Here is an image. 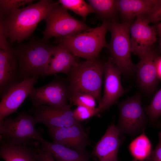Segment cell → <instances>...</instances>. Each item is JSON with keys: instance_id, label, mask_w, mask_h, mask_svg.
Returning a JSON list of instances; mask_svg holds the SVG:
<instances>
[{"instance_id": "f546056e", "label": "cell", "mask_w": 161, "mask_h": 161, "mask_svg": "<svg viewBox=\"0 0 161 161\" xmlns=\"http://www.w3.org/2000/svg\"><path fill=\"white\" fill-rule=\"evenodd\" d=\"M159 142L147 160L148 161H161V131L159 133Z\"/></svg>"}, {"instance_id": "d4e9b609", "label": "cell", "mask_w": 161, "mask_h": 161, "mask_svg": "<svg viewBox=\"0 0 161 161\" xmlns=\"http://www.w3.org/2000/svg\"><path fill=\"white\" fill-rule=\"evenodd\" d=\"M144 110L152 122L155 121L161 116V88L157 92L150 103Z\"/></svg>"}, {"instance_id": "8992f818", "label": "cell", "mask_w": 161, "mask_h": 161, "mask_svg": "<svg viewBox=\"0 0 161 161\" xmlns=\"http://www.w3.org/2000/svg\"><path fill=\"white\" fill-rule=\"evenodd\" d=\"M59 4L52 8L44 19L46 26L43 32L44 38L48 40L52 37H66L91 28L72 16L67 10Z\"/></svg>"}, {"instance_id": "52a82bcc", "label": "cell", "mask_w": 161, "mask_h": 161, "mask_svg": "<svg viewBox=\"0 0 161 161\" xmlns=\"http://www.w3.org/2000/svg\"><path fill=\"white\" fill-rule=\"evenodd\" d=\"M33 116L22 112L14 117H9L0 123V140L14 144L37 141L41 136L35 129Z\"/></svg>"}, {"instance_id": "ac0fdd59", "label": "cell", "mask_w": 161, "mask_h": 161, "mask_svg": "<svg viewBox=\"0 0 161 161\" xmlns=\"http://www.w3.org/2000/svg\"><path fill=\"white\" fill-rule=\"evenodd\" d=\"M0 156L5 161H40L38 156L39 142L14 144L0 140Z\"/></svg>"}, {"instance_id": "4316f807", "label": "cell", "mask_w": 161, "mask_h": 161, "mask_svg": "<svg viewBox=\"0 0 161 161\" xmlns=\"http://www.w3.org/2000/svg\"><path fill=\"white\" fill-rule=\"evenodd\" d=\"M33 1L32 0H0V16H3L22 6L31 4Z\"/></svg>"}, {"instance_id": "f1b7e54d", "label": "cell", "mask_w": 161, "mask_h": 161, "mask_svg": "<svg viewBox=\"0 0 161 161\" xmlns=\"http://www.w3.org/2000/svg\"><path fill=\"white\" fill-rule=\"evenodd\" d=\"M143 16L149 24L156 23L161 21V0H157L151 12Z\"/></svg>"}, {"instance_id": "5b68a950", "label": "cell", "mask_w": 161, "mask_h": 161, "mask_svg": "<svg viewBox=\"0 0 161 161\" xmlns=\"http://www.w3.org/2000/svg\"><path fill=\"white\" fill-rule=\"evenodd\" d=\"M130 22H110L111 39L109 44L112 61L122 73L130 75L136 70L131 58Z\"/></svg>"}, {"instance_id": "4fadbf2b", "label": "cell", "mask_w": 161, "mask_h": 161, "mask_svg": "<svg viewBox=\"0 0 161 161\" xmlns=\"http://www.w3.org/2000/svg\"><path fill=\"white\" fill-rule=\"evenodd\" d=\"M39 77L23 80L11 88L1 97L0 103V123L16 112L29 95Z\"/></svg>"}, {"instance_id": "e0dca14e", "label": "cell", "mask_w": 161, "mask_h": 161, "mask_svg": "<svg viewBox=\"0 0 161 161\" xmlns=\"http://www.w3.org/2000/svg\"><path fill=\"white\" fill-rule=\"evenodd\" d=\"M121 133L117 126L111 124L96 145L93 154L97 157L99 161H117Z\"/></svg>"}, {"instance_id": "e575fe53", "label": "cell", "mask_w": 161, "mask_h": 161, "mask_svg": "<svg viewBox=\"0 0 161 161\" xmlns=\"http://www.w3.org/2000/svg\"><path fill=\"white\" fill-rule=\"evenodd\" d=\"M159 36V43L160 46L161 48V33L160 32H157Z\"/></svg>"}, {"instance_id": "8fae6325", "label": "cell", "mask_w": 161, "mask_h": 161, "mask_svg": "<svg viewBox=\"0 0 161 161\" xmlns=\"http://www.w3.org/2000/svg\"><path fill=\"white\" fill-rule=\"evenodd\" d=\"M149 24L144 16H140L130 26L131 51L140 58L152 48L157 40L155 28Z\"/></svg>"}, {"instance_id": "7a4b0ae2", "label": "cell", "mask_w": 161, "mask_h": 161, "mask_svg": "<svg viewBox=\"0 0 161 161\" xmlns=\"http://www.w3.org/2000/svg\"><path fill=\"white\" fill-rule=\"evenodd\" d=\"M55 47L43 38L32 39L14 49L22 80L47 76L48 66Z\"/></svg>"}, {"instance_id": "9a60e30c", "label": "cell", "mask_w": 161, "mask_h": 161, "mask_svg": "<svg viewBox=\"0 0 161 161\" xmlns=\"http://www.w3.org/2000/svg\"><path fill=\"white\" fill-rule=\"evenodd\" d=\"M22 80L19 75L18 61L14 49L10 47L0 49V97Z\"/></svg>"}, {"instance_id": "83f0119b", "label": "cell", "mask_w": 161, "mask_h": 161, "mask_svg": "<svg viewBox=\"0 0 161 161\" xmlns=\"http://www.w3.org/2000/svg\"><path fill=\"white\" fill-rule=\"evenodd\" d=\"M74 116L78 121L88 119L99 113L98 107L94 108L82 106H78L73 110Z\"/></svg>"}, {"instance_id": "30bf717a", "label": "cell", "mask_w": 161, "mask_h": 161, "mask_svg": "<svg viewBox=\"0 0 161 161\" xmlns=\"http://www.w3.org/2000/svg\"><path fill=\"white\" fill-rule=\"evenodd\" d=\"M29 112L32 114L36 123H42L48 129L69 127L80 122L75 118L70 104L62 108L46 105L34 106Z\"/></svg>"}, {"instance_id": "44dd1931", "label": "cell", "mask_w": 161, "mask_h": 161, "mask_svg": "<svg viewBox=\"0 0 161 161\" xmlns=\"http://www.w3.org/2000/svg\"><path fill=\"white\" fill-rule=\"evenodd\" d=\"M157 0H116L117 11L125 22H129L135 17L145 16L150 13Z\"/></svg>"}, {"instance_id": "1f68e13d", "label": "cell", "mask_w": 161, "mask_h": 161, "mask_svg": "<svg viewBox=\"0 0 161 161\" xmlns=\"http://www.w3.org/2000/svg\"><path fill=\"white\" fill-rule=\"evenodd\" d=\"M38 154L40 161H56L49 152L42 149L40 146L38 148Z\"/></svg>"}, {"instance_id": "836d02e7", "label": "cell", "mask_w": 161, "mask_h": 161, "mask_svg": "<svg viewBox=\"0 0 161 161\" xmlns=\"http://www.w3.org/2000/svg\"><path fill=\"white\" fill-rule=\"evenodd\" d=\"M154 26L157 32L161 33V22L158 23L155 26Z\"/></svg>"}, {"instance_id": "2e32d148", "label": "cell", "mask_w": 161, "mask_h": 161, "mask_svg": "<svg viewBox=\"0 0 161 161\" xmlns=\"http://www.w3.org/2000/svg\"><path fill=\"white\" fill-rule=\"evenodd\" d=\"M159 56L152 48L140 58L136 65L137 78L140 87L148 92H153L159 78L157 69V61Z\"/></svg>"}, {"instance_id": "d590c367", "label": "cell", "mask_w": 161, "mask_h": 161, "mask_svg": "<svg viewBox=\"0 0 161 161\" xmlns=\"http://www.w3.org/2000/svg\"><path fill=\"white\" fill-rule=\"evenodd\" d=\"M160 128L161 129V123L160 124V125L159 126Z\"/></svg>"}, {"instance_id": "d6a6232c", "label": "cell", "mask_w": 161, "mask_h": 161, "mask_svg": "<svg viewBox=\"0 0 161 161\" xmlns=\"http://www.w3.org/2000/svg\"><path fill=\"white\" fill-rule=\"evenodd\" d=\"M157 66L158 77L161 79V57L159 56L157 59Z\"/></svg>"}, {"instance_id": "603a6c76", "label": "cell", "mask_w": 161, "mask_h": 161, "mask_svg": "<svg viewBox=\"0 0 161 161\" xmlns=\"http://www.w3.org/2000/svg\"><path fill=\"white\" fill-rule=\"evenodd\" d=\"M88 3L92 7L99 17L104 19V21L111 22L115 20L117 11L116 0H89Z\"/></svg>"}, {"instance_id": "5bb4252c", "label": "cell", "mask_w": 161, "mask_h": 161, "mask_svg": "<svg viewBox=\"0 0 161 161\" xmlns=\"http://www.w3.org/2000/svg\"><path fill=\"white\" fill-rule=\"evenodd\" d=\"M53 142L79 151H86L90 144L89 138L79 122L71 126L48 129Z\"/></svg>"}, {"instance_id": "484cf974", "label": "cell", "mask_w": 161, "mask_h": 161, "mask_svg": "<svg viewBox=\"0 0 161 161\" xmlns=\"http://www.w3.org/2000/svg\"><path fill=\"white\" fill-rule=\"evenodd\" d=\"M70 104L82 106L90 108L96 107L95 98L92 95L87 93H80L71 95L70 98Z\"/></svg>"}, {"instance_id": "cb8c5ba5", "label": "cell", "mask_w": 161, "mask_h": 161, "mask_svg": "<svg viewBox=\"0 0 161 161\" xmlns=\"http://www.w3.org/2000/svg\"><path fill=\"white\" fill-rule=\"evenodd\" d=\"M58 2L67 10L81 16L84 20L88 15L95 13L92 7L83 0H59Z\"/></svg>"}, {"instance_id": "d6986e66", "label": "cell", "mask_w": 161, "mask_h": 161, "mask_svg": "<svg viewBox=\"0 0 161 161\" xmlns=\"http://www.w3.org/2000/svg\"><path fill=\"white\" fill-rule=\"evenodd\" d=\"M38 141L41 148L49 152L56 161H90L86 151H79L59 144L48 142L41 136Z\"/></svg>"}, {"instance_id": "6da1fadb", "label": "cell", "mask_w": 161, "mask_h": 161, "mask_svg": "<svg viewBox=\"0 0 161 161\" xmlns=\"http://www.w3.org/2000/svg\"><path fill=\"white\" fill-rule=\"evenodd\" d=\"M59 4L58 1L40 0L0 16V23L10 41L20 43L29 37L49 11Z\"/></svg>"}, {"instance_id": "ffe728a7", "label": "cell", "mask_w": 161, "mask_h": 161, "mask_svg": "<svg viewBox=\"0 0 161 161\" xmlns=\"http://www.w3.org/2000/svg\"><path fill=\"white\" fill-rule=\"evenodd\" d=\"M76 57L61 45L56 46L48 66L47 76L58 73L67 75L78 61Z\"/></svg>"}, {"instance_id": "7c38bea8", "label": "cell", "mask_w": 161, "mask_h": 161, "mask_svg": "<svg viewBox=\"0 0 161 161\" xmlns=\"http://www.w3.org/2000/svg\"><path fill=\"white\" fill-rule=\"evenodd\" d=\"M122 73L119 68L109 58L104 63V93L101 102L97 107L99 112L109 108L118 99L127 92L124 89L121 81Z\"/></svg>"}, {"instance_id": "4dcf8cb0", "label": "cell", "mask_w": 161, "mask_h": 161, "mask_svg": "<svg viewBox=\"0 0 161 161\" xmlns=\"http://www.w3.org/2000/svg\"><path fill=\"white\" fill-rule=\"evenodd\" d=\"M7 36L3 25L0 23V49H7L9 46L7 40Z\"/></svg>"}, {"instance_id": "3957f363", "label": "cell", "mask_w": 161, "mask_h": 161, "mask_svg": "<svg viewBox=\"0 0 161 161\" xmlns=\"http://www.w3.org/2000/svg\"><path fill=\"white\" fill-rule=\"evenodd\" d=\"M110 24V21L105 20L100 26L96 27L72 35L56 38L55 42L76 57L86 60L95 59L97 58L102 49L108 47L106 35Z\"/></svg>"}, {"instance_id": "9c48e42d", "label": "cell", "mask_w": 161, "mask_h": 161, "mask_svg": "<svg viewBox=\"0 0 161 161\" xmlns=\"http://www.w3.org/2000/svg\"><path fill=\"white\" fill-rule=\"evenodd\" d=\"M115 103L120 112L117 126L122 133L133 135L144 130L146 118L140 95H135Z\"/></svg>"}, {"instance_id": "ba28073f", "label": "cell", "mask_w": 161, "mask_h": 161, "mask_svg": "<svg viewBox=\"0 0 161 161\" xmlns=\"http://www.w3.org/2000/svg\"><path fill=\"white\" fill-rule=\"evenodd\" d=\"M70 95L67 78L56 76L47 85L39 88H33L29 96L34 107L46 105L62 108L68 105Z\"/></svg>"}, {"instance_id": "7402d4cb", "label": "cell", "mask_w": 161, "mask_h": 161, "mask_svg": "<svg viewBox=\"0 0 161 161\" xmlns=\"http://www.w3.org/2000/svg\"><path fill=\"white\" fill-rule=\"evenodd\" d=\"M129 149L133 157L140 161L147 160L152 151L151 142L144 132L131 142Z\"/></svg>"}, {"instance_id": "277c9868", "label": "cell", "mask_w": 161, "mask_h": 161, "mask_svg": "<svg viewBox=\"0 0 161 161\" xmlns=\"http://www.w3.org/2000/svg\"><path fill=\"white\" fill-rule=\"evenodd\" d=\"M104 64L97 58L78 61L67 75L71 95L78 93H88L100 104L102 99Z\"/></svg>"}]
</instances>
